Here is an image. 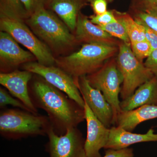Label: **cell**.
Segmentation results:
<instances>
[{
    "instance_id": "d6986e66",
    "label": "cell",
    "mask_w": 157,
    "mask_h": 157,
    "mask_svg": "<svg viewBox=\"0 0 157 157\" xmlns=\"http://www.w3.org/2000/svg\"><path fill=\"white\" fill-rule=\"evenodd\" d=\"M113 12L117 20L124 25L131 43L146 40L143 25L138 23L128 14L117 11Z\"/></svg>"
},
{
    "instance_id": "83f0119b",
    "label": "cell",
    "mask_w": 157,
    "mask_h": 157,
    "mask_svg": "<svg viewBox=\"0 0 157 157\" xmlns=\"http://www.w3.org/2000/svg\"><path fill=\"white\" fill-rule=\"evenodd\" d=\"M134 151L132 148H126L119 150L108 149L105 151L104 157H134Z\"/></svg>"
},
{
    "instance_id": "4316f807",
    "label": "cell",
    "mask_w": 157,
    "mask_h": 157,
    "mask_svg": "<svg viewBox=\"0 0 157 157\" xmlns=\"http://www.w3.org/2000/svg\"><path fill=\"white\" fill-rule=\"evenodd\" d=\"M135 11L151 12L157 11V0H135Z\"/></svg>"
},
{
    "instance_id": "7402d4cb",
    "label": "cell",
    "mask_w": 157,
    "mask_h": 157,
    "mask_svg": "<svg viewBox=\"0 0 157 157\" xmlns=\"http://www.w3.org/2000/svg\"><path fill=\"white\" fill-rule=\"evenodd\" d=\"M6 90L0 88V107L3 109L7 105H11L13 107L33 113L28 107L21 101L17 98H13Z\"/></svg>"
},
{
    "instance_id": "603a6c76",
    "label": "cell",
    "mask_w": 157,
    "mask_h": 157,
    "mask_svg": "<svg viewBox=\"0 0 157 157\" xmlns=\"http://www.w3.org/2000/svg\"><path fill=\"white\" fill-rule=\"evenodd\" d=\"M132 52L136 57L140 61L143 62L152 52L151 46L146 40L131 43Z\"/></svg>"
},
{
    "instance_id": "4dcf8cb0",
    "label": "cell",
    "mask_w": 157,
    "mask_h": 157,
    "mask_svg": "<svg viewBox=\"0 0 157 157\" xmlns=\"http://www.w3.org/2000/svg\"><path fill=\"white\" fill-rule=\"evenodd\" d=\"M146 40L151 46L152 50L157 49V33L147 26L143 25Z\"/></svg>"
},
{
    "instance_id": "44dd1931",
    "label": "cell",
    "mask_w": 157,
    "mask_h": 157,
    "mask_svg": "<svg viewBox=\"0 0 157 157\" xmlns=\"http://www.w3.org/2000/svg\"><path fill=\"white\" fill-rule=\"evenodd\" d=\"M98 26L116 39H120V41L127 44H131L125 29L119 21L106 25Z\"/></svg>"
},
{
    "instance_id": "5b68a950",
    "label": "cell",
    "mask_w": 157,
    "mask_h": 157,
    "mask_svg": "<svg viewBox=\"0 0 157 157\" xmlns=\"http://www.w3.org/2000/svg\"><path fill=\"white\" fill-rule=\"evenodd\" d=\"M131 45L121 41L116 58L117 67L123 78L120 93L122 100L132 96L139 86L155 76L143 62L136 57Z\"/></svg>"
},
{
    "instance_id": "5bb4252c",
    "label": "cell",
    "mask_w": 157,
    "mask_h": 157,
    "mask_svg": "<svg viewBox=\"0 0 157 157\" xmlns=\"http://www.w3.org/2000/svg\"><path fill=\"white\" fill-rule=\"evenodd\" d=\"M73 34L78 44L100 43L118 46L121 41L93 23L89 17L81 12L78 14Z\"/></svg>"
},
{
    "instance_id": "52a82bcc",
    "label": "cell",
    "mask_w": 157,
    "mask_h": 157,
    "mask_svg": "<svg viewBox=\"0 0 157 157\" xmlns=\"http://www.w3.org/2000/svg\"><path fill=\"white\" fill-rule=\"evenodd\" d=\"M86 78L93 87L101 92L112 107L114 126L117 116L121 111L119 96L121 89V85L123 82V78L117 67L116 58L108 60L101 69L87 75Z\"/></svg>"
},
{
    "instance_id": "484cf974",
    "label": "cell",
    "mask_w": 157,
    "mask_h": 157,
    "mask_svg": "<svg viewBox=\"0 0 157 157\" xmlns=\"http://www.w3.org/2000/svg\"><path fill=\"white\" fill-rule=\"evenodd\" d=\"M27 11L29 16L42 8L48 9L51 0H20Z\"/></svg>"
},
{
    "instance_id": "e0dca14e",
    "label": "cell",
    "mask_w": 157,
    "mask_h": 157,
    "mask_svg": "<svg viewBox=\"0 0 157 157\" xmlns=\"http://www.w3.org/2000/svg\"><path fill=\"white\" fill-rule=\"evenodd\" d=\"M157 118V105H146L129 111L119 113L114 126L132 132L139 124Z\"/></svg>"
},
{
    "instance_id": "ac0fdd59",
    "label": "cell",
    "mask_w": 157,
    "mask_h": 157,
    "mask_svg": "<svg viewBox=\"0 0 157 157\" xmlns=\"http://www.w3.org/2000/svg\"><path fill=\"white\" fill-rule=\"evenodd\" d=\"M88 0H51L48 6L50 9L74 33L78 15Z\"/></svg>"
},
{
    "instance_id": "ffe728a7",
    "label": "cell",
    "mask_w": 157,
    "mask_h": 157,
    "mask_svg": "<svg viewBox=\"0 0 157 157\" xmlns=\"http://www.w3.org/2000/svg\"><path fill=\"white\" fill-rule=\"evenodd\" d=\"M0 16L24 21L29 17L20 0H0Z\"/></svg>"
},
{
    "instance_id": "3957f363",
    "label": "cell",
    "mask_w": 157,
    "mask_h": 157,
    "mask_svg": "<svg viewBox=\"0 0 157 157\" xmlns=\"http://www.w3.org/2000/svg\"><path fill=\"white\" fill-rule=\"evenodd\" d=\"M118 52V46L100 44H84L79 50L56 59V66L76 79L92 74L101 69Z\"/></svg>"
},
{
    "instance_id": "d4e9b609",
    "label": "cell",
    "mask_w": 157,
    "mask_h": 157,
    "mask_svg": "<svg viewBox=\"0 0 157 157\" xmlns=\"http://www.w3.org/2000/svg\"><path fill=\"white\" fill-rule=\"evenodd\" d=\"M89 18L97 25H106L117 21L113 11H107L103 14L91 15Z\"/></svg>"
},
{
    "instance_id": "6da1fadb",
    "label": "cell",
    "mask_w": 157,
    "mask_h": 157,
    "mask_svg": "<svg viewBox=\"0 0 157 157\" xmlns=\"http://www.w3.org/2000/svg\"><path fill=\"white\" fill-rule=\"evenodd\" d=\"M33 75L29 84L31 101L36 108L47 113L56 134L64 135L69 129L76 128L84 121V107L41 76Z\"/></svg>"
},
{
    "instance_id": "cb8c5ba5",
    "label": "cell",
    "mask_w": 157,
    "mask_h": 157,
    "mask_svg": "<svg viewBox=\"0 0 157 157\" xmlns=\"http://www.w3.org/2000/svg\"><path fill=\"white\" fill-rule=\"evenodd\" d=\"M134 19L140 24L147 26L157 33V17L144 11H135Z\"/></svg>"
},
{
    "instance_id": "f546056e",
    "label": "cell",
    "mask_w": 157,
    "mask_h": 157,
    "mask_svg": "<svg viewBox=\"0 0 157 157\" xmlns=\"http://www.w3.org/2000/svg\"><path fill=\"white\" fill-rule=\"evenodd\" d=\"M144 64L155 76H157V49L152 51Z\"/></svg>"
},
{
    "instance_id": "9a60e30c",
    "label": "cell",
    "mask_w": 157,
    "mask_h": 157,
    "mask_svg": "<svg viewBox=\"0 0 157 157\" xmlns=\"http://www.w3.org/2000/svg\"><path fill=\"white\" fill-rule=\"evenodd\" d=\"M151 141L157 142V134H155L154 129H149L146 134H139L113 126L110 128L109 139L104 148L122 149L135 144Z\"/></svg>"
},
{
    "instance_id": "7a4b0ae2",
    "label": "cell",
    "mask_w": 157,
    "mask_h": 157,
    "mask_svg": "<svg viewBox=\"0 0 157 157\" xmlns=\"http://www.w3.org/2000/svg\"><path fill=\"white\" fill-rule=\"evenodd\" d=\"M25 22L54 55H63L78 44L67 26L50 9L42 8L37 10Z\"/></svg>"
},
{
    "instance_id": "8fae6325",
    "label": "cell",
    "mask_w": 157,
    "mask_h": 157,
    "mask_svg": "<svg viewBox=\"0 0 157 157\" xmlns=\"http://www.w3.org/2000/svg\"><path fill=\"white\" fill-rule=\"evenodd\" d=\"M75 80L85 102L96 117L110 128L113 125V111L102 93L90 84L86 76H80Z\"/></svg>"
},
{
    "instance_id": "4fadbf2b",
    "label": "cell",
    "mask_w": 157,
    "mask_h": 157,
    "mask_svg": "<svg viewBox=\"0 0 157 157\" xmlns=\"http://www.w3.org/2000/svg\"><path fill=\"white\" fill-rule=\"evenodd\" d=\"M33 73L27 70H16L9 73H0V83L9 90L11 95L21 101L34 113L38 110L31 101L29 84Z\"/></svg>"
},
{
    "instance_id": "9c48e42d",
    "label": "cell",
    "mask_w": 157,
    "mask_h": 157,
    "mask_svg": "<svg viewBox=\"0 0 157 157\" xmlns=\"http://www.w3.org/2000/svg\"><path fill=\"white\" fill-rule=\"evenodd\" d=\"M46 150L50 157H87L83 135L77 127L69 129L66 134L59 135L52 128L47 134Z\"/></svg>"
},
{
    "instance_id": "ba28073f",
    "label": "cell",
    "mask_w": 157,
    "mask_h": 157,
    "mask_svg": "<svg viewBox=\"0 0 157 157\" xmlns=\"http://www.w3.org/2000/svg\"><path fill=\"white\" fill-rule=\"evenodd\" d=\"M22 69L41 76L49 84L67 95L82 107H84L85 101L75 79L61 68L56 66H45L35 61L22 65Z\"/></svg>"
},
{
    "instance_id": "277c9868",
    "label": "cell",
    "mask_w": 157,
    "mask_h": 157,
    "mask_svg": "<svg viewBox=\"0 0 157 157\" xmlns=\"http://www.w3.org/2000/svg\"><path fill=\"white\" fill-rule=\"evenodd\" d=\"M52 128L47 116L19 109H6L0 113V134L9 140L47 135Z\"/></svg>"
},
{
    "instance_id": "7c38bea8",
    "label": "cell",
    "mask_w": 157,
    "mask_h": 157,
    "mask_svg": "<svg viewBox=\"0 0 157 157\" xmlns=\"http://www.w3.org/2000/svg\"><path fill=\"white\" fill-rule=\"evenodd\" d=\"M85 120L87 124V136L85 150L87 157H102L100 150L106 146L109 139L110 128H107L96 117L85 102Z\"/></svg>"
},
{
    "instance_id": "f1b7e54d",
    "label": "cell",
    "mask_w": 157,
    "mask_h": 157,
    "mask_svg": "<svg viewBox=\"0 0 157 157\" xmlns=\"http://www.w3.org/2000/svg\"><path fill=\"white\" fill-rule=\"evenodd\" d=\"M95 14H100L107 11V0H88Z\"/></svg>"
},
{
    "instance_id": "2e32d148",
    "label": "cell",
    "mask_w": 157,
    "mask_h": 157,
    "mask_svg": "<svg viewBox=\"0 0 157 157\" xmlns=\"http://www.w3.org/2000/svg\"><path fill=\"white\" fill-rule=\"evenodd\" d=\"M146 105H157V76L139 86L132 96L121 101L122 111H129Z\"/></svg>"
},
{
    "instance_id": "30bf717a",
    "label": "cell",
    "mask_w": 157,
    "mask_h": 157,
    "mask_svg": "<svg viewBox=\"0 0 157 157\" xmlns=\"http://www.w3.org/2000/svg\"><path fill=\"white\" fill-rule=\"evenodd\" d=\"M36 57L29 51L22 49L10 34L0 32V68L1 73H9L21 65L35 62Z\"/></svg>"
},
{
    "instance_id": "8992f818",
    "label": "cell",
    "mask_w": 157,
    "mask_h": 157,
    "mask_svg": "<svg viewBox=\"0 0 157 157\" xmlns=\"http://www.w3.org/2000/svg\"><path fill=\"white\" fill-rule=\"evenodd\" d=\"M0 30L10 34L18 43L27 48L39 63L46 66H56V57L46 44L33 33L25 21L0 16Z\"/></svg>"
}]
</instances>
